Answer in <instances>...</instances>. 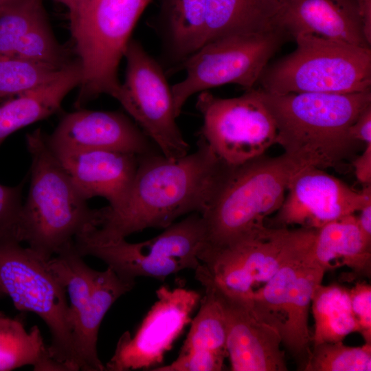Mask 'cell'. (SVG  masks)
<instances>
[{"mask_svg":"<svg viewBox=\"0 0 371 371\" xmlns=\"http://www.w3.org/2000/svg\"><path fill=\"white\" fill-rule=\"evenodd\" d=\"M284 153L265 155L238 166L225 165L201 214L205 245L199 256L216 253L265 234L266 218L280 207L299 169Z\"/></svg>","mask_w":371,"mask_h":371,"instance_id":"3","label":"cell"},{"mask_svg":"<svg viewBox=\"0 0 371 371\" xmlns=\"http://www.w3.org/2000/svg\"><path fill=\"white\" fill-rule=\"evenodd\" d=\"M365 146L363 152L352 160L355 176L363 186L371 184V143Z\"/></svg>","mask_w":371,"mask_h":371,"instance_id":"35","label":"cell"},{"mask_svg":"<svg viewBox=\"0 0 371 371\" xmlns=\"http://www.w3.org/2000/svg\"><path fill=\"white\" fill-rule=\"evenodd\" d=\"M311 245L282 266L249 299L258 316L278 330L282 345L300 370L312 348L308 328L312 295L326 272L313 257Z\"/></svg>","mask_w":371,"mask_h":371,"instance_id":"11","label":"cell"},{"mask_svg":"<svg viewBox=\"0 0 371 371\" xmlns=\"http://www.w3.org/2000/svg\"><path fill=\"white\" fill-rule=\"evenodd\" d=\"M82 78L79 61L72 62L54 79L1 103L0 145L14 132L58 111L65 97L80 86Z\"/></svg>","mask_w":371,"mask_h":371,"instance_id":"21","label":"cell"},{"mask_svg":"<svg viewBox=\"0 0 371 371\" xmlns=\"http://www.w3.org/2000/svg\"><path fill=\"white\" fill-rule=\"evenodd\" d=\"M16 0H0V10Z\"/></svg>","mask_w":371,"mask_h":371,"instance_id":"40","label":"cell"},{"mask_svg":"<svg viewBox=\"0 0 371 371\" xmlns=\"http://www.w3.org/2000/svg\"><path fill=\"white\" fill-rule=\"evenodd\" d=\"M205 287V295L179 355L210 352L227 357V324L223 308L212 288Z\"/></svg>","mask_w":371,"mask_h":371,"instance_id":"27","label":"cell"},{"mask_svg":"<svg viewBox=\"0 0 371 371\" xmlns=\"http://www.w3.org/2000/svg\"><path fill=\"white\" fill-rule=\"evenodd\" d=\"M47 19L42 0H16L0 10V54L10 55L33 28Z\"/></svg>","mask_w":371,"mask_h":371,"instance_id":"30","label":"cell"},{"mask_svg":"<svg viewBox=\"0 0 371 371\" xmlns=\"http://www.w3.org/2000/svg\"><path fill=\"white\" fill-rule=\"evenodd\" d=\"M225 164L201 137L193 153L170 159L155 151L138 156L124 204L99 209L96 227L76 238L104 244L150 227L166 228L179 217L205 211Z\"/></svg>","mask_w":371,"mask_h":371,"instance_id":"1","label":"cell"},{"mask_svg":"<svg viewBox=\"0 0 371 371\" xmlns=\"http://www.w3.org/2000/svg\"><path fill=\"white\" fill-rule=\"evenodd\" d=\"M14 240L0 241V288L15 308L39 316L51 334V357L65 371L79 370L65 289L47 260Z\"/></svg>","mask_w":371,"mask_h":371,"instance_id":"7","label":"cell"},{"mask_svg":"<svg viewBox=\"0 0 371 371\" xmlns=\"http://www.w3.org/2000/svg\"><path fill=\"white\" fill-rule=\"evenodd\" d=\"M352 312L359 326V333L365 342L371 344V286L364 282H357L349 289Z\"/></svg>","mask_w":371,"mask_h":371,"instance_id":"33","label":"cell"},{"mask_svg":"<svg viewBox=\"0 0 371 371\" xmlns=\"http://www.w3.org/2000/svg\"><path fill=\"white\" fill-rule=\"evenodd\" d=\"M282 14V0H207L203 45L232 35L286 31Z\"/></svg>","mask_w":371,"mask_h":371,"instance_id":"22","label":"cell"},{"mask_svg":"<svg viewBox=\"0 0 371 371\" xmlns=\"http://www.w3.org/2000/svg\"><path fill=\"white\" fill-rule=\"evenodd\" d=\"M61 3L67 8L69 12L70 26L74 23L77 16V1L76 0H54Z\"/></svg>","mask_w":371,"mask_h":371,"instance_id":"38","label":"cell"},{"mask_svg":"<svg viewBox=\"0 0 371 371\" xmlns=\"http://www.w3.org/2000/svg\"><path fill=\"white\" fill-rule=\"evenodd\" d=\"M124 82L118 102L165 157L176 159L190 146L177 124L171 87L160 64L131 39Z\"/></svg>","mask_w":371,"mask_h":371,"instance_id":"14","label":"cell"},{"mask_svg":"<svg viewBox=\"0 0 371 371\" xmlns=\"http://www.w3.org/2000/svg\"><path fill=\"white\" fill-rule=\"evenodd\" d=\"M31 157L30 184L21 212L19 240L48 260L77 235L99 222V209H91L37 128L26 135Z\"/></svg>","mask_w":371,"mask_h":371,"instance_id":"4","label":"cell"},{"mask_svg":"<svg viewBox=\"0 0 371 371\" xmlns=\"http://www.w3.org/2000/svg\"><path fill=\"white\" fill-rule=\"evenodd\" d=\"M361 22L363 33L371 47V0H356Z\"/></svg>","mask_w":371,"mask_h":371,"instance_id":"37","label":"cell"},{"mask_svg":"<svg viewBox=\"0 0 371 371\" xmlns=\"http://www.w3.org/2000/svg\"><path fill=\"white\" fill-rule=\"evenodd\" d=\"M150 0H89L71 31L82 78L76 106L101 94L118 100V67L131 32Z\"/></svg>","mask_w":371,"mask_h":371,"instance_id":"6","label":"cell"},{"mask_svg":"<svg viewBox=\"0 0 371 371\" xmlns=\"http://www.w3.org/2000/svg\"><path fill=\"white\" fill-rule=\"evenodd\" d=\"M88 1L89 0H76V1H77V8H78L76 18H77L78 14L80 13V12L85 7V5H87Z\"/></svg>","mask_w":371,"mask_h":371,"instance_id":"39","label":"cell"},{"mask_svg":"<svg viewBox=\"0 0 371 371\" xmlns=\"http://www.w3.org/2000/svg\"><path fill=\"white\" fill-rule=\"evenodd\" d=\"M47 141L54 152L113 150L142 155L155 151L139 126L120 111L67 113Z\"/></svg>","mask_w":371,"mask_h":371,"instance_id":"18","label":"cell"},{"mask_svg":"<svg viewBox=\"0 0 371 371\" xmlns=\"http://www.w3.org/2000/svg\"><path fill=\"white\" fill-rule=\"evenodd\" d=\"M67 67L0 54V98H10L47 82L58 76Z\"/></svg>","mask_w":371,"mask_h":371,"instance_id":"28","label":"cell"},{"mask_svg":"<svg viewBox=\"0 0 371 371\" xmlns=\"http://www.w3.org/2000/svg\"><path fill=\"white\" fill-rule=\"evenodd\" d=\"M370 370V343L353 347L337 341L313 346L303 371Z\"/></svg>","mask_w":371,"mask_h":371,"instance_id":"29","label":"cell"},{"mask_svg":"<svg viewBox=\"0 0 371 371\" xmlns=\"http://www.w3.org/2000/svg\"><path fill=\"white\" fill-rule=\"evenodd\" d=\"M207 0H162L159 24L165 49L175 63L204 44Z\"/></svg>","mask_w":371,"mask_h":371,"instance_id":"24","label":"cell"},{"mask_svg":"<svg viewBox=\"0 0 371 371\" xmlns=\"http://www.w3.org/2000/svg\"><path fill=\"white\" fill-rule=\"evenodd\" d=\"M196 278L208 285L221 302L227 324V352L233 371H286L278 330L262 320L251 300L229 295L201 271Z\"/></svg>","mask_w":371,"mask_h":371,"instance_id":"17","label":"cell"},{"mask_svg":"<svg viewBox=\"0 0 371 371\" xmlns=\"http://www.w3.org/2000/svg\"><path fill=\"white\" fill-rule=\"evenodd\" d=\"M357 223L366 240L371 243V196L358 211Z\"/></svg>","mask_w":371,"mask_h":371,"instance_id":"36","label":"cell"},{"mask_svg":"<svg viewBox=\"0 0 371 371\" xmlns=\"http://www.w3.org/2000/svg\"><path fill=\"white\" fill-rule=\"evenodd\" d=\"M315 229L270 227L263 235L202 255L197 268L223 292L250 299L254 293L313 243Z\"/></svg>","mask_w":371,"mask_h":371,"instance_id":"12","label":"cell"},{"mask_svg":"<svg viewBox=\"0 0 371 371\" xmlns=\"http://www.w3.org/2000/svg\"><path fill=\"white\" fill-rule=\"evenodd\" d=\"M289 36L284 30L236 34L203 45L181 63L186 76L171 86L176 116L191 96L211 88L236 84L254 89Z\"/></svg>","mask_w":371,"mask_h":371,"instance_id":"9","label":"cell"},{"mask_svg":"<svg viewBox=\"0 0 371 371\" xmlns=\"http://www.w3.org/2000/svg\"><path fill=\"white\" fill-rule=\"evenodd\" d=\"M205 240L203 217L195 212L146 241L131 243L125 238L98 244L75 239L74 245L82 257L99 258L124 280L150 277L164 281L184 269L195 271L201 264L199 255Z\"/></svg>","mask_w":371,"mask_h":371,"instance_id":"10","label":"cell"},{"mask_svg":"<svg viewBox=\"0 0 371 371\" xmlns=\"http://www.w3.org/2000/svg\"><path fill=\"white\" fill-rule=\"evenodd\" d=\"M370 196L371 184L357 191L324 169L302 167L289 182L273 227L318 229L357 212Z\"/></svg>","mask_w":371,"mask_h":371,"instance_id":"16","label":"cell"},{"mask_svg":"<svg viewBox=\"0 0 371 371\" xmlns=\"http://www.w3.org/2000/svg\"><path fill=\"white\" fill-rule=\"evenodd\" d=\"M311 253L326 271L346 266L357 276L370 275L371 243L363 236L355 214L316 229Z\"/></svg>","mask_w":371,"mask_h":371,"instance_id":"23","label":"cell"},{"mask_svg":"<svg viewBox=\"0 0 371 371\" xmlns=\"http://www.w3.org/2000/svg\"><path fill=\"white\" fill-rule=\"evenodd\" d=\"M157 300L133 335L128 331L120 337L114 354L106 363L108 371L149 370L162 364L166 354L191 322L201 300L194 290L162 286L156 291Z\"/></svg>","mask_w":371,"mask_h":371,"instance_id":"15","label":"cell"},{"mask_svg":"<svg viewBox=\"0 0 371 371\" xmlns=\"http://www.w3.org/2000/svg\"><path fill=\"white\" fill-rule=\"evenodd\" d=\"M24 182L23 181L16 186L0 184V241L14 240L20 242L19 227Z\"/></svg>","mask_w":371,"mask_h":371,"instance_id":"31","label":"cell"},{"mask_svg":"<svg viewBox=\"0 0 371 371\" xmlns=\"http://www.w3.org/2000/svg\"><path fill=\"white\" fill-rule=\"evenodd\" d=\"M256 90L274 120L276 144L298 167L335 168L360 145L349 128L371 104V89L342 94Z\"/></svg>","mask_w":371,"mask_h":371,"instance_id":"2","label":"cell"},{"mask_svg":"<svg viewBox=\"0 0 371 371\" xmlns=\"http://www.w3.org/2000/svg\"><path fill=\"white\" fill-rule=\"evenodd\" d=\"M225 357L210 352H192L179 355L171 363L161 365L153 371H220Z\"/></svg>","mask_w":371,"mask_h":371,"instance_id":"32","label":"cell"},{"mask_svg":"<svg viewBox=\"0 0 371 371\" xmlns=\"http://www.w3.org/2000/svg\"><path fill=\"white\" fill-rule=\"evenodd\" d=\"M28 365L34 370L65 371L51 357L37 326L27 330L20 316L11 317L0 311V371Z\"/></svg>","mask_w":371,"mask_h":371,"instance_id":"25","label":"cell"},{"mask_svg":"<svg viewBox=\"0 0 371 371\" xmlns=\"http://www.w3.org/2000/svg\"><path fill=\"white\" fill-rule=\"evenodd\" d=\"M196 107L203 118L199 137L227 166H238L259 157L276 144L274 120L256 89L230 98L202 91Z\"/></svg>","mask_w":371,"mask_h":371,"instance_id":"13","label":"cell"},{"mask_svg":"<svg viewBox=\"0 0 371 371\" xmlns=\"http://www.w3.org/2000/svg\"><path fill=\"white\" fill-rule=\"evenodd\" d=\"M350 137L360 143H371V104L367 106L349 128Z\"/></svg>","mask_w":371,"mask_h":371,"instance_id":"34","label":"cell"},{"mask_svg":"<svg viewBox=\"0 0 371 371\" xmlns=\"http://www.w3.org/2000/svg\"><path fill=\"white\" fill-rule=\"evenodd\" d=\"M74 243L47 260L69 298V323L79 370H106L97 350L102 321L114 302L130 291L135 282L120 278L111 268H90Z\"/></svg>","mask_w":371,"mask_h":371,"instance_id":"8","label":"cell"},{"mask_svg":"<svg viewBox=\"0 0 371 371\" xmlns=\"http://www.w3.org/2000/svg\"><path fill=\"white\" fill-rule=\"evenodd\" d=\"M54 153L85 199L103 197L109 201L108 207L111 210L124 204L139 155L113 150Z\"/></svg>","mask_w":371,"mask_h":371,"instance_id":"19","label":"cell"},{"mask_svg":"<svg viewBox=\"0 0 371 371\" xmlns=\"http://www.w3.org/2000/svg\"><path fill=\"white\" fill-rule=\"evenodd\" d=\"M5 296L4 293H3V291H1V288H0V297H3Z\"/></svg>","mask_w":371,"mask_h":371,"instance_id":"41","label":"cell"},{"mask_svg":"<svg viewBox=\"0 0 371 371\" xmlns=\"http://www.w3.org/2000/svg\"><path fill=\"white\" fill-rule=\"evenodd\" d=\"M311 307L315 321L312 346L343 341L349 334L359 333L347 288L337 284H319L313 291Z\"/></svg>","mask_w":371,"mask_h":371,"instance_id":"26","label":"cell"},{"mask_svg":"<svg viewBox=\"0 0 371 371\" xmlns=\"http://www.w3.org/2000/svg\"><path fill=\"white\" fill-rule=\"evenodd\" d=\"M293 38L295 49L264 69L262 90L342 94L371 89L370 47L313 34Z\"/></svg>","mask_w":371,"mask_h":371,"instance_id":"5","label":"cell"},{"mask_svg":"<svg viewBox=\"0 0 371 371\" xmlns=\"http://www.w3.org/2000/svg\"><path fill=\"white\" fill-rule=\"evenodd\" d=\"M282 23L293 37L313 34L370 47L363 33L356 0H282Z\"/></svg>","mask_w":371,"mask_h":371,"instance_id":"20","label":"cell"}]
</instances>
